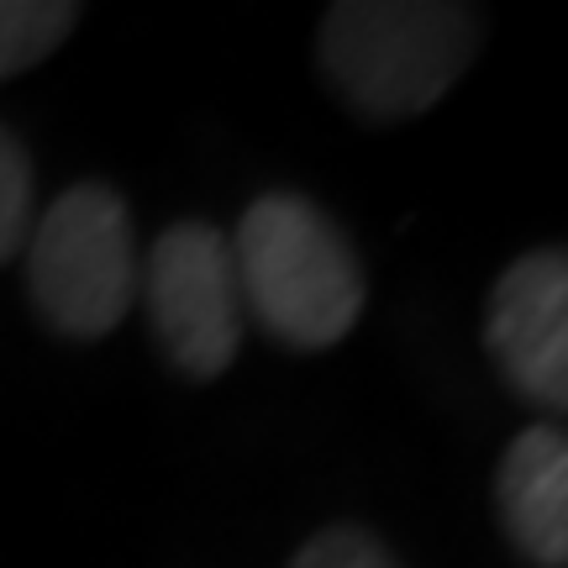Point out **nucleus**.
Here are the masks:
<instances>
[{
  "instance_id": "2",
  "label": "nucleus",
  "mask_w": 568,
  "mask_h": 568,
  "mask_svg": "<svg viewBox=\"0 0 568 568\" xmlns=\"http://www.w3.org/2000/svg\"><path fill=\"white\" fill-rule=\"evenodd\" d=\"M322 74L364 122L426 116L464 80L479 48V17L437 0H347L322 17Z\"/></svg>"
},
{
  "instance_id": "5",
  "label": "nucleus",
  "mask_w": 568,
  "mask_h": 568,
  "mask_svg": "<svg viewBox=\"0 0 568 568\" xmlns=\"http://www.w3.org/2000/svg\"><path fill=\"white\" fill-rule=\"evenodd\" d=\"M485 347L500 379L542 410L568 406V258L531 247L489 290Z\"/></svg>"
},
{
  "instance_id": "9",
  "label": "nucleus",
  "mask_w": 568,
  "mask_h": 568,
  "mask_svg": "<svg viewBox=\"0 0 568 568\" xmlns=\"http://www.w3.org/2000/svg\"><path fill=\"white\" fill-rule=\"evenodd\" d=\"M290 568H406V564H400L374 531L353 527V521H337V527L316 531V537L290 558Z\"/></svg>"
},
{
  "instance_id": "1",
  "label": "nucleus",
  "mask_w": 568,
  "mask_h": 568,
  "mask_svg": "<svg viewBox=\"0 0 568 568\" xmlns=\"http://www.w3.org/2000/svg\"><path fill=\"white\" fill-rule=\"evenodd\" d=\"M232 243L243 311L274 343L326 353L368 305L364 264L347 232L301 190H268L243 211Z\"/></svg>"
},
{
  "instance_id": "6",
  "label": "nucleus",
  "mask_w": 568,
  "mask_h": 568,
  "mask_svg": "<svg viewBox=\"0 0 568 568\" xmlns=\"http://www.w3.org/2000/svg\"><path fill=\"white\" fill-rule=\"evenodd\" d=\"M495 510L510 548L537 568L568 564V437L527 426L495 464Z\"/></svg>"
},
{
  "instance_id": "7",
  "label": "nucleus",
  "mask_w": 568,
  "mask_h": 568,
  "mask_svg": "<svg viewBox=\"0 0 568 568\" xmlns=\"http://www.w3.org/2000/svg\"><path fill=\"white\" fill-rule=\"evenodd\" d=\"M80 27V6L69 0H0V80H17L42 63Z\"/></svg>"
},
{
  "instance_id": "4",
  "label": "nucleus",
  "mask_w": 568,
  "mask_h": 568,
  "mask_svg": "<svg viewBox=\"0 0 568 568\" xmlns=\"http://www.w3.org/2000/svg\"><path fill=\"white\" fill-rule=\"evenodd\" d=\"M138 290L163 358L190 379H222L232 358H237V347H243L247 322L232 243H226L222 226H169L148 253Z\"/></svg>"
},
{
  "instance_id": "8",
  "label": "nucleus",
  "mask_w": 568,
  "mask_h": 568,
  "mask_svg": "<svg viewBox=\"0 0 568 568\" xmlns=\"http://www.w3.org/2000/svg\"><path fill=\"white\" fill-rule=\"evenodd\" d=\"M32 201H38V184H32V153L27 142L0 126V264H11L27 232H32Z\"/></svg>"
},
{
  "instance_id": "3",
  "label": "nucleus",
  "mask_w": 568,
  "mask_h": 568,
  "mask_svg": "<svg viewBox=\"0 0 568 568\" xmlns=\"http://www.w3.org/2000/svg\"><path fill=\"white\" fill-rule=\"evenodd\" d=\"M27 295L42 322L95 343L116 332L126 305L138 301V237L132 211L101 180L69 184L27 232Z\"/></svg>"
}]
</instances>
